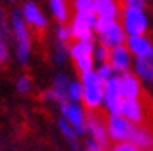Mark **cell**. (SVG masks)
<instances>
[{
	"instance_id": "cell-12",
	"label": "cell",
	"mask_w": 153,
	"mask_h": 151,
	"mask_svg": "<svg viewBox=\"0 0 153 151\" xmlns=\"http://www.w3.org/2000/svg\"><path fill=\"white\" fill-rule=\"evenodd\" d=\"M119 83H121V94L124 100L141 99L142 88H141V80L136 74L125 71V73L119 74Z\"/></svg>"
},
{
	"instance_id": "cell-2",
	"label": "cell",
	"mask_w": 153,
	"mask_h": 151,
	"mask_svg": "<svg viewBox=\"0 0 153 151\" xmlns=\"http://www.w3.org/2000/svg\"><path fill=\"white\" fill-rule=\"evenodd\" d=\"M94 34L99 39V43L108 49L119 45H125V40H127V32L124 31L119 20H105L96 17Z\"/></svg>"
},
{
	"instance_id": "cell-23",
	"label": "cell",
	"mask_w": 153,
	"mask_h": 151,
	"mask_svg": "<svg viewBox=\"0 0 153 151\" xmlns=\"http://www.w3.org/2000/svg\"><path fill=\"white\" fill-rule=\"evenodd\" d=\"M96 0H73V10L79 14H94Z\"/></svg>"
},
{
	"instance_id": "cell-24",
	"label": "cell",
	"mask_w": 153,
	"mask_h": 151,
	"mask_svg": "<svg viewBox=\"0 0 153 151\" xmlns=\"http://www.w3.org/2000/svg\"><path fill=\"white\" fill-rule=\"evenodd\" d=\"M11 23L10 19L6 17L3 8H0V40H5V42H10L11 37Z\"/></svg>"
},
{
	"instance_id": "cell-13",
	"label": "cell",
	"mask_w": 153,
	"mask_h": 151,
	"mask_svg": "<svg viewBox=\"0 0 153 151\" xmlns=\"http://www.w3.org/2000/svg\"><path fill=\"white\" fill-rule=\"evenodd\" d=\"M125 46L128 52L134 59H146L153 49V43L146 34L142 35H127L125 40Z\"/></svg>"
},
{
	"instance_id": "cell-17",
	"label": "cell",
	"mask_w": 153,
	"mask_h": 151,
	"mask_svg": "<svg viewBox=\"0 0 153 151\" xmlns=\"http://www.w3.org/2000/svg\"><path fill=\"white\" fill-rule=\"evenodd\" d=\"M130 142L136 145L141 151L153 147V130L147 125H134L133 133L130 136Z\"/></svg>"
},
{
	"instance_id": "cell-32",
	"label": "cell",
	"mask_w": 153,
	"mask_h": 151,
	"mask_svg": "<svg viewBox=\"0 0 153 151\" xmlns=\"http://www.w3.org/2000/svg\"><path fill=\"white\" fill-rule=\"evenodd\" d=\"M82 151H105L101 145L97 144L96 140H93V139H88L87 142H85V147H84V150Z\"/></svg>"
},
{
	"instance_id": "cell-11",
	"label": "cell",
	"mask_w": 153,
	"mask_h": 151,
	"mask_svg": "<svg viewBox=\"0 0 153 151\" xmlns=\"http://www.w3.org/2000/svg\"><path fill=\"white\" fill-rule=\"evenodd\" d=\"M121 116H124L133 125H144V122L147 119V110L142 99L124 100L121 106Z\"/></svg>"
},
{
	"instance_id": "cell-10",
	"label": "cell",
	"mask_w": 153,
	"mask_h": 151,
	"mask_svg": "<svg viewBox=\"0 0 153 151\" xmlns=\"http://www.w3.org/2000/svg\"><path fill=\"white\" fill-rule=\"evenodd\" d=\"M20 13H22L25 23L34 29L39 31V29H45L48 26L47 15L43 14V11L39 8V5L36 2H33V0H26L20 8Z\"/></svg>"
},
{
	"instance_id": "cell-26",
	"label": "cell",
	"mask_w": 153,
	"mask_h": 151,
	"mask_svg": "<svg viewBox=\"0 0 153 151\" xmlns=\"http://www.w3.org/2000/svg\"><path fill=\"white\" fill-rule=\"evenodd\" d=\"M108 56H110V49L107 46L101 45V43L94 46V51H93L94 63H105V62H108Z\"/></svg>"
},
{
	"instance_id": "cell-7",
	"label": "cell",
	"mask_w": 153,
	"mask_h": 151,
	"mask_svg": "<svg viewBox=\"0 0 153 151\" xmlns=\"http://www.w3.org/2000/svg\"><path fill=\"white\" fill-rule=\"evenodd\" d=\"M122 102L124 99L121 94V83H119V74H118L104 82L102 106L105 108L107 114H121Z\"/></svg>"
},
{
	"instance_id": "cell-9",
	"label": "cell",
	"mask_w": 153,
	"mask_h": 151,
	"mask_svg": "<svg viewBox=\"0 0 153 151\" xmlns=\"http://www.w3.org/2000/svg\"><path fill=\"white\" fill-rule=\"evenodd\" d=\"M85 128H87V133L90 134V139L96 140L105 151H108L110 139H108V134H107V127H105V119L104 117H101L94 111L88 113Z\"/></svg>"
},
{
	"instance_id": "cell-19",
	"label": "cell",
	"mask_w": 153,
	"mask_h": 151,
	"mask_svg": "<svg viewBox=\"0 0 153 151\" xmlns=\"http://www.w3.org/2000/svg\"><path fill=\"white\" fill-rule=\"evenodd\" d=\"M134 74L139 80H146L149 83L153 82V49L146 59H134Z\"/></svg>"
},
{
	"instance_id": "cell-6",
	"label": "cell",
	"mask_w": 153,
	"mask_h": 151,
	"mask_svg": "<svg viewBox=\"0 0 153 151\" xmlns=\"http://www.w3.org/2000/svg\"><path fill=\"white\" fill-rule=\"evenodd\" d=\"M59 110L62 114V119H65L71 127L74 128V131L77 133V136H82L87 133L85 123H87V113L84 110V106L76 102H70L65 100L59 103Z\"/></svg>"
},
{
	"instance_id": "cell-28",
	"label": "cell",
	"mask_w": 153,
	"mask_h": 151,
	"mask_svg": "<svg viewBox=\"0 0 153 151\" xmlns=\"http://www.w3.org/2000/svg\"><path fill=\"white\" fill-rule=\"evenodd\" d=\"M16 90H17V93H20V94L30 93V90H31V80H30V77L28 76H20L16 80Z\"/></svg>"
},
{
	"instance_id": "cell-34",
	"label": "cell",
	"mask_w": 153,
	"mask_h": 151,
	"mask_svg": "<svg viewBox=\"0 0 153 151\" xmlns=\"http://www.w3.org/2000/svg\"><path fill=\"white\" fill-rule=\"evenodd\" d=\"M144 151H153V147H150V148H147V150H144Z\"/></svg>"
},
{
	"instance_id": "cell-35",
	"label": "cell",
	"mask_w": 153,
	"mask_h": 151,
	"mask_svg": "<svg viewBox=\"0 0 153 151\" xmlns=\"http://www.w3.org/2000/svg\"><path fill=\"white\" fill-rule=\"evenodd\" d=\"M6 2H17V0H6Z\"/></svg>"
},
{
	"instance_id": "cell-16",
	"label": "cell",
	"mask_w": 153,
	"mask_h": 151,
	"mask_svg": "<svg viewBox=\"0 0 153 151\" xmlns=\"http://www.w3.org/2000/svg\"><path fill=\"white\" fill-rule=\"evenodd\" d=\"M121 13H122V10L118 3V0H96L94 14L99 19L119 20Z\"/></svg>"
},
{
	"instance_id": "cell-4",
	"label": "cell",
	"mask_w": 153,
	"mask_h": 151,
	"mask_svg": "<svg viewBox=\"0 0 153 151\" xmlns=\"http://www.w3.org/2000/svg\"><path fill=\"white\" fill-rule=\"evenodd\" d=\"M121 25L127 35H142L149 29V17L142 8H124Z\"/></svg>"
},
{
	"instance_id": "cell-27",
	"label": "cell",
	"mask_w": 153,
	"mask_h": 151,
	"mask_svg": "<svg viewBox=\"0 0 153 151\" xmlns=\"http://www.w3.org/2000/svg\"><path fill=\"white\" fill-rule=\"evenodd\" d=\"M56 37H57V42H62V43H67L70 42L71 39V29H70V25H65V23H59L57 29H56Z\"/></svg>"
},
{
	"instance_id": "cell-15",
	"label": "cell",
	"mask_w": 153,
	"mask_h": 151,
	"mask_svg": "<svg viewBox=\"0 0 153 151\" xmlns=\"http://www.w3.org/2000/svg\"><path fill=\"white\" fill-rule=\"evenodd\" d=\"M68 85H70V79L65 74H57L54 82H53V88H50L47 93H43V99L45 100H54L57 103L68 100L67 99Z\"/></svg>"
},
{
	"instance_id": "cell-29",
	"label": "cell",
	"mask_w": 153,
	"mask_h": 151,
	"mask_svg": "<svg viewBox=\"0 0 153 151\" xmlns=\"http://www.w3.org/2000/svg\"><path fill=\"white\" fill-rule=\"evenodd\" d=\"M108 151H141V150L136 145H133L130 140H125V142H118V144L110 145Z\"/></svg>"
},
{
	"instance_id": "cell-33",
	"label": "cell",
	"mask_w": 153,
	"mask_h": 151,
	"mask_svg": "<svg viewBox=\"0 0 153 151\" xmlns=\"http://www.w3.org/2000/svg\"><path fill=\"white\" fill-rule=\"evenodd\" d=\"M124 8H146V0H124Z\"/></svg>"
},
{
	"instance_id": "cell-25",
	"label": "cell",
	"mask_w": 153,
	"mask_h": 151,
	"mask_svg": "<svg viewBox=\"0 0 153 151\" xmlns=\"http://www.w3.org/2000/svg\"><path fill=\"white\" fill-rule=\"evenodd\" d=\"M94 73L97 74V77L101 79L102 82L108 80V79H111L113 76H118V74H116V71L113 69V66L108 63V62H105V63H97V66L94 68Z\"/></svg>"
},
{
	"instance_id": "cell-14",
	"label": "cell",
	"mask_w": 153,
	"mask_h": 151,
	"mask_svg": "<svg viewBox=\"0 0 153 151\" xmlns=\"http://www.w3.org/2000/svg\"><path fill=\"white\" fill-rule=\"evenodd\" d=\"M108 63L113 66L116 71V74H122L125 71H128L131 65V54L128 52L125 45H119L110 49V56H108Z\"/></svg>"
},
{
	"instance_id": "cell-8",
	"label": "cell",
	"mask_w": 153,
	"mask_h": 151,
	"mask_svg": "<svg viewBox=\"0 0 153 151\" xmlns=\"http://www.w3.org/2000/svg\"><path fill=\"white\" fill-rule=\"evenodd\" d=\"M96 14H79L76 13L71 19L70 29L74 40H93L94 39Z\"/></svg>"
},
{
	"instance_id": "cell-30",
	"label": "cell",
	"mask_w": 153,
	"mask_h": 151,
	"mask_svg": "<svg viewBox=\"0 0 153 151\" xmlns=\"http://www.w3.org/2000/svg\"><path fill=\"white\" fill-rule=\"evenodd\" d=\"M68 54V46L67 43H62V42H57V46H56V52H54V59L57 63H64L65 59H67Z\"/></svg>"
},
{
	"instance_id": "cell-3",
	"label": "cell",
	"mask_w": 153,
	"mask_h": 151,
	"mask_svg": "<svg viewBox=\"0 0 153 151\" xmlns=\"http://www.w3.org/2000/svg\"><path fill=\"white\" fill-rule=\"evenodd\" d=\"M80 83L84 88V106L90 111H96L97 108H101L104 100V82L97 77V74L94 71L80 74Z\"/></svg>"
},
{
	"instance_id": "cell-20",
	"label": "cell",
	"mask_w": 153,
	"mask_h": 151,
	"mask_svg": "<svg viewBox=\"0 0 153 151\" xmlns=\"http://www.w3.org/2000/svg\"><path fill=\"white\" fill-rule=\"evenodd\" d=\"M50 10L53 17L59 23H65L70 17V8H68V0H48Z\"/></svg>"
},
{
	"instance_id": "cell-18",
	"label": "cell",
	"mask_w": 153,
	"mask_h": 151,
	"mask_svg": "<svg viewBox=\"0 0 153 151\" xmlns=\"http://www.w3.org/2000/svg\"><path fill=\"white\" fill-rule=\"evenodd\" d=\"M94 42L93 40H74L71 45L68 46V54L70 57L76 60L80 59H87V57H93V51H94Z\"/></svg>"
},
{
	"instance_id": "cell-5",
	"label": "cell",
	"mask_w": 153,
	"mask_h": 151,
	"mask_svg": "<svg viewBox=\"0 0 153 151\" xmlns=\"http://www.w3.org/2000/svg\"><path fill=\"white\" fill-rule=\"evenodd\" d=\"M105 127H107L108 139L113 144L130 140V136H131L133 128H134L133 123L128 122L121 114H108L105 117Z\"/></svg>"
},
{
	"instance_id": "cell-21",
	"label": "cell",
	"mask_w": 153,
	"mask_h": 151,
	"mask_svg": "<svg viewBox=\"0 0 153 151\" xmlns=\"http://www.w3.org/2000/svg\"><path fill=\"white\" fill-rule=\"evenodd\" d=\"M57 127H59V131L62 133V136H64L67 139V142L71 145V148H73L74 151H79V142H77L79 136H77V133L74 131V128L62 117L57 120Z\"/></svg>"
},
{
	"instance_id": "cell-1",
	"label": "cell",
	"mask_w": 153,
	"mask_h": 151,
	"mask_svg": "<svg viewBox=\"0 0 153 151\" xmlns=\"http://www.w3.org/2000/svg\"><path fill=\"white\" fill-rule=\"evenodd\" d=\"M10 23H11V32L16 39V59L20 65H26L30 62L31 56V34L30 28L25 23L20 8L14 10L10 15Z\"/></svg>"
},
{
	"instance_id": "cell-31",
	"label": "cell",
	"mask_w": 153,
	"mask_h": 151,
	"mask_svg": "<svg viewBox=\"0 0 153 151\" xmlns=\"http://www.w3.org/2000/svg\"><path fill=\"white\" fill-rule=\"evenodd\" d=\"M10 42L0 40V66H3L10 60Z\"/></svg>"
},
{
	"instance_id": "cell-22",
	"label": "cell",
	"mask_w": 153,
	"mask_h": 151,
	"mask_svg": "<svg viewBox=\"0 0 153 151\" xmlns=\"http://www.w3.org/2000/svg\"><path fill=\"white\" fill-rule=\"evenodd\" d=\"M82 96H84V88H82L80 80H70L68 91H67V99L70 102L80 103L82 102Z\"/></svg>"
}]
</instances>
